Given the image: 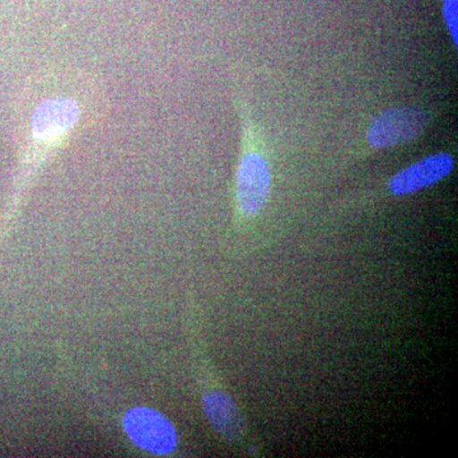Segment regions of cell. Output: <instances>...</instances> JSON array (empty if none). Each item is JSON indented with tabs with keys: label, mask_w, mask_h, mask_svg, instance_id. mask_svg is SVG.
Wrapping results in <instances>:
<instances>
[{
	"label": "cell",
	"mask_w": 458,
	"mask_h": 458,
	"mask_svg": "<svg viewBox=\"0 0 458 458\" xmlns=\"http://www.w3.org/2000/svg\"><path fill=\"white\" fill-rule=\"evenodd\" d=\"M89 93L80 81L64 75L30 87L18 122L13 182L0 214V246L13 234L45 165L89 123Z\"/></svg>",
	"instance_id": "obj_1"
},
{
	"label": "cell",
	"mask_w": 458,
	"mask_h": 458,
	"mask_svg": "<svg viewBox=\"0 0 458 458\" xmlns=\"http://www.w3.org/2000/svg\"><path fill=\"white\" fill-rule=\"evenodd\" d=\"M271 168L267 157L255 148H247L236 174V205L242 218H255L270 197Z\"/></svg>",
	"instance_id": "obj_2"
},
{
	"label": "cell",
	"mask_w": 458,
	"mask_h": 458,
	"mask_svg": "<svg viewBox=\"0 0 458 458\" xmlns=\"http://www.w3.org/2000/svg\"><path fill=\"white\" fill-rule=\"evenodd\" d=\"M427 120L426 111L418 106L387 108L370 123L367 140L377 149L408 143L423 132Z\"/></svg>",
	"instance_id": "obj_3"
},
{
	"label": "cell",
	"mask_w": 458,
	"mask_h": 458,
	"mask_svg": "<svg viewBox=\"0 0 458 458\" xmlns=\"http://www.w3.org/2000/svg\"><path fill=\"white\" fill-rule=\"evenodd\" d=\"M123 430L135 445L150 454H170L176 450L177 433L174 424L155 409L129 410L123 417Z\"/></svg>",
	"instance_id": "obj_4"
},
{
	"label": "cell",
	"mask_w": 458,
	"mask_h": 458,
	"mask_svg": "<svg viewBox=\"0 0 458 458\" xmlns=\"http://www.w3.org/2000/svg\"><path fill=\"white\" fill-rule=\"evenodd\" d=\"M454 168V158L450 153H433L394 174L390 180V191L396 197L414 194L445 180Z\"/></svg>",
	"instance_id": "obj_5"
},
{
	"label": "cell",
	"mask_w": 458,
	"mask_h": 458,
	"mask_svg": "<svg viewBox=\"0 0 458 458\" xmlns=\"http://www.w3.org/2000/svg\"><path fill=\"white\" fill-rule=\"evenodd\" d=\"M205 417L214 430L228 442H237L243 436V419L231 394L218 387L208 388L203 394Z\"/></svg>",
	"instance_id": "obj_6"
},
{
	"label": "cell",
	"mask_w": 458,
	"mask_h": 458,
	"mask_svg": "<svg viewBox=\"0 0 458 458\" xmlns=\"http://www.w3.org/2000/svg\"><path fill=\"white\" fill-rule=\"evenodd\" d=\"M458 0H445L443 2V17L445 26L450 32L454 47L458 45Z\"/></svg>",
	"instance_id": "obj_7"
}]
</instances>
